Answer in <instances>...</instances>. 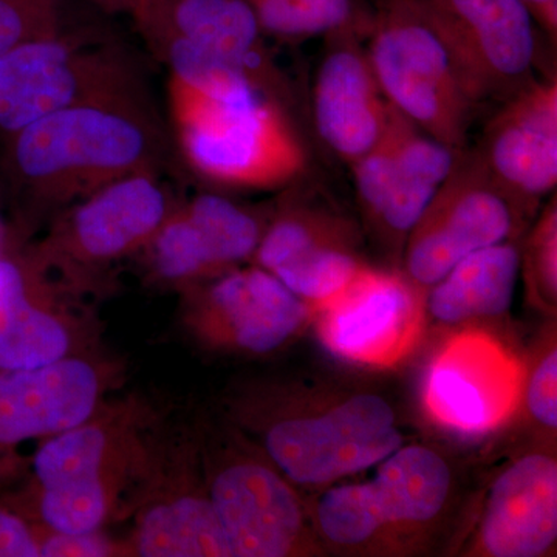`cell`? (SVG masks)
<instances>
[{
  "label": "cell",
  "mask_w": 557,
  "mask_h": 557,
  "mask_svg": "<svg viewBox=\"0 0 557 557\" xmlns=\"http://www.w3.org/2000/svg\"><path fill=\"white\" fill-rule=\"evenodd\" d=\"M141 38L170 70L171 78L209 98L234 104L269 98L247 72L199 44L171 33H149Z\"/></svg>",
  "instance_id": "4316f807"
},
{
  "label": "cell",
  "mask_w": 557,
  "mask_h": 557,
  "mask_svg": "<svg viewBox=\"0 0 557 557\" xmlns=\"http://www.w3.org/2000/svg\"><path fill=\"white\" fill-rule=\"evenodd\" d=\"M40 557H129V553L124 537L113 536L109 528L79 534L58 533L44 528Z\"/></svg>",
  "instance_id": "f546056e"
},
{
  "label": "cell",
  "mask_w": 557,
  "mask_h": 557,
  "mask_svg": "<svg viewBox=\"0 0 557 557\" xmlns=\"http://www.w3.org/2000/svg\"><path fill=\"white\" fill-rule=\"evenodd\" d=\"M168 101L180 152L203 182L220 188L274 190L309 177L307 143L282 102L219 101L171 76Z\"/></svg>",
  "instance_id": "5b68a950"
},
{
  "label": "cell",
  "mask_w": 557,
  "mask_h": 557,
  "mask_svg": "<svg viewBox=\"0 0 557 557\" xmlns=\"http://www.w3.org/2000/svg\"><path fill=\"white\" fill-rule=\"evenodd\" d=\"M219 413L299 490L335 485L405 445L391 403L370 392L242 381L223 392Z\"/></svg>",
  "instance_id": "7a4b0ae2"
},
{
  "label": "cell",
  "mask_w": 557,
  "mask_h": 557,
  "mask_svg": "<svg viewBox=\"0 0 557 557\" xmlns=\"http://www.w3.org/2000/svg\"><path fill=\"white\" fill-rule=\"evenodd\" d=\"M528 299L545 311L556 314L557 307V201L556 193L542 209L541 218L528 234L520 249Z\"/></svg>",
  "instance_id": "83f0119b"
},
{
  "label": "cell",
  "mask_w": 557,
  "mask_h": 557,
  "mask_svg": "<svg viewBox=\"0 0 557 557\" xmlns=\"http://www.w3.org/2000/svg\"><path fill=\"white\" fill-rule=\"evenodd\" d=\"M265 36L285 42L358 35L368 39L375 9L369 0H245Z\"/></svg>",
  "instance_id": "484cf974"
},
{
  "label": "cell",
  "mask_w": 557,
  "mask_h": 557,
  "mask_svg": "<svg viewBox=\"0 0 557 557\" xmlns=\"http://www.w3.org/2000/svg\"><path fill=\"white\" fill-rule=\"evenodd\" d=\"M302 182L289 186L270 214L251 263L314 307L346 287L368 262L355 220L314 194H304Z\"/></svg>",
  "instance_id": "e0dca14e"
},
{
  "label": "cell",
  "mask_w": 557,
  "mask_h": 557,
  "mask_svg": "<svg viewBox=\"0 0 557 557\" xmlns=\"http://www.w3.org/2000/svg\"><path fill=\"white\" fill-rule=\"evenodd\" d=\"M86 299L47 273L27 248L0 255V369H33L100 350Z\"/></svg>",
  "instance_id": "2e32d148"
},
{
  "label": "cell",
  "mask_w": 557,
  "mask_h": 557,
  "mask_svg": "<svg viewBox=\"0 0 557 557\" xmlns=\"http://www.w3.org/2000/svg\"><path fill=\"white\" fill-rule=\"evenodd\" d=\"M44 528L0 498V557H40Z\"/></svg>",
  "instance_id": "4dcf8cb0"
},
{
  "label": "cell",
  "mask_w": 557,
  "mask_h": 557,
  "mask_svg": "<svg viewBox=\"0 0 557 557\" xmlns=\"http://www.w3.org/2000/svg\"><path fill=\"white\" fill-rule=\"evenodd\" d=\"M178 296L180 325L197 346L215 354H274L313 317L306 300L255 263L182 289Z\"/></svg>",
  "instance_id": "5bb4252c"
},
{
  "label": "cell",
  "mask_w": 557,
  "mask_h": 557,
  "mask_svg": "<svg viewBox=\"0 0 557 557\" xmlns=\"http://www.w3.org/2000/svg\"><path fill=\"white\" fill-rule=\"evenodd\" d=\"M146 90L134 57L115 40L62 30L0 54V132L11 135L50 113Z\"/></svg>",
  "instance_id": "30bf717a"
},
{
  "label": "cell",
  "mask_w": 557,
  "mask_h": 557,
  "mask_svg": "<svg viewBox=\"0 0 557 557\" xmlns=\"http://www.w3.org/2000/svg\"><path fill=\"white\" fill-rule=\"evenodd\" d=\"M129 557H231L209 498L196 416L163 409L124 508Z\"/></svg>",
  "instance_id": "ba28073f"
},
{
  "label": "cell",
  "mask_w": 557,
  "mask_h": 557,
  "mask_svg": "<svg viewBox=\"0 0 557 557\" xmlns=\"http://www.w3.org/2000/svg\"><path fill=\"white\" fill-rule=\"evenodd\" d=\"M126 380L121 359L100 350L33 369H0V494L28 478V442L76 426Z\"/></svg>",
  "instance_id": "8fae6325"
},
{
  "label": "cell",
  "mask_w": 557,
  "mask_h": 557,
  "mask_svg": "<svg viewBox=\"0 0 557 557\" xmlns=\"http://www.w3.org/2000/svg\"><path fill=\"white\" fill-rule=\"evenodd\" d=\"M51 32L61 30V0H13Z\"/></svg>",
  "instance_id": "d6a6232c"
},
{
  "label": "cell",
  "mask_w": 557,
  "mask_h": 557,
  "mask_svg": "<svg viewBox=\"0 0 557 557\" xmlns=\"http://www.w3.org/2000/svg\"><path fill=\"white\" fill-rule=\"evenodd\" d=\"M519 274L516 240L479 249L426 289V311L448 325L504 317L511 309Z\"/></svg>",
  "instance_id": "d4e9b609"
},
{
  "label": "cell",
  "mask_w": 557,
  "mask_h": 557,
  "mask_svg": "<svg viewBox=\"0 0 557 557\" xmlns=\"http://www.w3.org/2000/svg\"><path fill=\"white\" fill-rule=\"evenodd\" d=\"M525 220L468 146L410 230L403 271L428 289L471 252L518 239Z\"/></svg>",
  "instance_id": "4fadbf2b"
},
{
  "label": "cell",
  "mask_w": 557,
  "mask_h": 557,
  "mask_svg": "<svg viewBox=\"0 0 557 557\" xmlns=\"http://www.w3.org/2000/svg\"><path fill=\"white\" fill-rule=\"evenodd\" d=\"M373 9L366 49L384 97L429 137L467 149L480 106L420 0H373Z\"/></svg>",
  "instance_id": "9c48e42d"
},
{
  "label": "cell",
  "mask_w": 557,
  "mask_h": 557,
  "mask_svg": "<svg viewBox=\"0 0 557 557\" xmlns=\"http://www.w3.org/2000/svg\"><path fill=\"white\" fill-rule=\"evenodd\" d=\"M531 16L541 25L542 30L556 46L557 40V0H522Z\"/></svg>",
  "instance_id": "836d02e7"
},
{
  "label": "cell",
  "mask_w": 557,
  "mask_h": 557,
  "mask_svg": "<svg viewBox=\"0 0 557 557\" xmlns=\"http://www.w3.org/2000/svg\"><path fill=\"white\" fill-rule=\"evenodd\" d=\"M175 203L161 171L138 172L64 209L27 249L73 295L102 298L116 267L137 258Z\"/></svg>",
  "instance_id": "52a82bcc"
},
{
  "label": "cell",
  "mask_w": 557,
  "mask_h": 557,
  "mask_svg": "<svg viewBox=\"0 0 557 557\" xmlns=\"http://www.w3.org/2000/svg\"><path fill=\"white\" fill-rule=\"evenodd\" d=\"M54 33L58 32L49 30L13 0H0V54L7 53L25 40Z\"/></svg>",
  "instance_id": "1f68e13d"
},
{
  "label": "cell",
  "mask_w": 557,
  "mask_h": 557,
  "mask_svg": "<svg viewBox=\"0 0 557 557\" xmlns=\"http://www.w3.org/2000/svg\"><path fill=\"white\" fill-rule=\"evenodd\" d=\"M534 426L547 437L557 431V348L556 330H548L536 354L528 362L523 381L522 406Z\"/></svg>",
  "instance_id": "f1b7e54d"
},
{
  "label": "cell",
  "mask_w": 557,
  "mask_h": 557,
  "mask_svg": "<svg viewBox=\"0 0 557 557\" xmlns=\"http://www.w3.org/2000/svg\"><path fill=\"white\" fill-rule=\"evenodd\" d=\"M453 493V468L442 454L403 445L369 482L327 486L307 502L325 555L406 556L428 548Z\"/></svg>",
  "instance_id": "277c9868"
},
{
  "label": "cell",
  "mask_w": 557,
  "mask_h": 557,
  "mask_svg": "<svg viewBox=\"0 0 557 557\" xmlns=\"http://www.w3.org/2000/svg\"><path fill=\"white\" fill-rule=\"evenodd\" d=\"M5 248V228H3L2 222H0V255H2Z\"/></svg>",
  "instance_id": "d590c367"
},
{
  "label": "cell",
  "mask_w": 557,
  "mask_h": 557,
  "mask_svg": "<svg viewBox=\"0 0 557 557\" xmlns=\"http://www.w3.org/2000/svg\"><path fill=\"white\" fill-rule=\"evenodd\" d=\"M209 498L231 557L325 556L309 504L239 429L220 416H196Z\"/></svg>",
  "instance_id": "8992f818"
},
{
  "label": "cell",
  "mask_w": 557,
  "mask_h": 557,
  "mask_svg": "<svg viewBox=\"0 0 557 557\" xmlns=\"http://www.w3.org/2000/svg\"><path fill=\"white\" fill-rule=\"evenodd\" d=\"M161 412L138 392L112 395L76 426L39 442L20 491L0 498L58 533L120 525Z\"/></svg>",
  "instance_id": "3957f363"
},
{
  "label": "cell",
  "mask_w": 557,
  "mask_h": 557,
  "mask_svg": "<svg viewBox=\"0 0 557 557\" xmlns=\"http://www.w3.org/2000/svg\"><path fill=\"white\" fill-rule=\"evenodd\" d=\"M525 362L479 327L449 333L432 351L420 398L435 426L461 438H483L507 426L522 406Z\"/></svg>",
  "instance_id": "7c38bea8"
},
{
  "label": "cell",
  "mask_w": 557,
  "mask_h": 557,
  "mask_svg": "<svg viewBox=\"0 0 557 557\" xmlns=\"http://www.w3.org/2000/svg\"><path fill=\"white\" fill-rule=\"evenodd\" d=\"M269 218L222 194L200 193L174 205L135 260L150 285L180 293L251 262Z\"/></svg>",
  "instance_id": "ffe728a7"
},
{
  "label": "cell",
  "mask_w": 557,
  "mask_h": 557,
  "mask_svg": "<svg viewBox=\"0 0 557 557\" xmlns=\"http://www.w3.org/2000/svg\"><path fill=\"white\" fill-rule=\"evenodd\" d=\"M95 5L100 7L106 13L112 14H131L137 9L139 0H90Z\"/></svg>",
  "instance_id": "e575fe53"
},
{
  "label": "cell",
  "mask_w": 557,
  "mask_h": 557,
  "mask_svg": "<svg viewBox=\"0 0 557 557\" xmlns=\"http://www.w3.org/2000/svg\"><path fill=\"white\" fill-rule=\"evenodd\" d=\"M324 40L311 89V119L322 145L351 166L379 141L391 102L370 64L366 39L338 35Z\"/></svg>",
  "instance_id": "603a6c76"
},
{
  "label": "cell",
  "mask_w": 557,
  "mask_h": 557,
  "mask_svg": "<svg viewBox=\"0 0 557 557\" xmlns=\"http://www.w3.org/2000/svg\"><path fill=\"white\" fill-rule=\"evenodd\" d=\"M480 108L534 79L536 21L522 0H420Z\"/></svg>",
  "instance_id": "d6986e66"
},
{
  "label": "cell",
  "mask_w": 557,
  "mask_h": 557,
  "mask_svg": "<svg viewBox=\"0 0 557 557\" xmlns=\"http://www.w3.org/2000/svg\"><path fill=\"white\" fill-rule=\"evenodd\" d=\"M557 542L555 449L523 454L487 490L465 556L544 557Z\"/></svg>",
  "instance_id": "7402d4cb"
},
{
  "label": "cell",
  "mask_w": 557,
  "mask_h": 557,
  "mask_svg": "<svg viewBox=\"0 0 557 557\" xmlns=\"http://www.w3.org/2000/svg\"><path fill=\"white\" fill-rule=\"evenodd\" d=\"M319 343L333 357L364 369L408 361L426 329V289L403 270L366 263L332 298L311 307Z\"/></svg>",
  "instance_id": "9a60e30c"
},
{
  "label": "cell",
  "mask_w": 557,
  "mask_h": 557,
  "mask_svg": "<svg viewBox=\"0 0 557 557\" xmlns=\"http://www.w3.org/2000/svg\"><path fill=\"white\" fill-rule=\"evenodd\" d=\"M139 35L171 33L247 72L260 90L292 110L293 91L245 0H139L131 14Z\"/></svg>",
  "instance_id": "cb8c5ba5"
},
{
  "label": "cell",
  "mask_w": 557,
  "mask_h": 557,
  "mask_svg": "<svg viewBox=\"0 0 557 557\" xmlns=\"http://www.w3.org/2000/svg\"><path fill=\"white\" fill-rule=\"evenodd\" d=\"M458 152L391 104L379 141L351 164L366 225L395 258L401 260L410 230L448 177Z\"/></svg>",
  "instance_id": "ac0fdd59"
},
{
  "label": "cell",
  "mask_w": 557,
  "mask_h": 557,
  "mask_svg": "<svg viewBox=\"0 0 557 557\" xmlns=\"http://www.w3.org/2000/svg\"><path fill=\"white\" fill-rule=\"evenodd\" d=\"M520 214L533 218L557 185V81H530L500 102L474 146Z\"/></svg>",
  "instance_id": "44dd1931"
},
{
  "label": "cell",
  "mask_w": 557,
  "mask_h": 557,
  "mask_svg": "<svg viewBox=\"0 0 557 557\" xmlns=\"http://www.w3.org/2000/svg\"><path fill=\"white\" fill-rule=\"evenodd\" d=\"M168 138L148 90L83 102L7 135L3 175L24 228L138 172L163 171Z\"/></svg>",
  "instance_id": "6da1fadb"
}]
</instances>
